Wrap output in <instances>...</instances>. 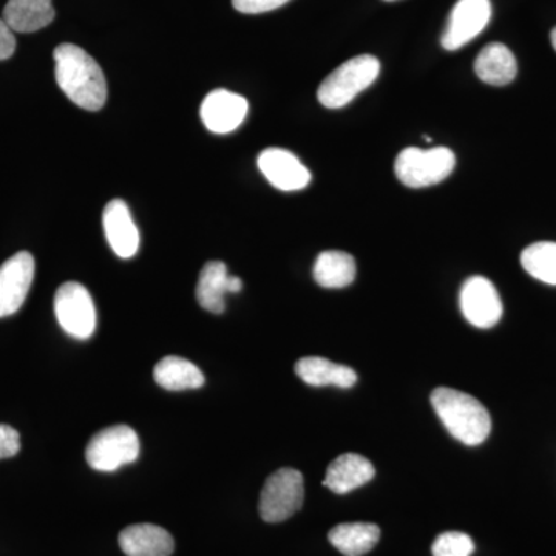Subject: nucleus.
Instances as JSON below:
<instances>
[{"label": "nucleus", "instance_id": "1", "mask_svg": "<svg viewBox=\"0 0 556 556\" xmlns=\"http://www.w3.org/2000/svg\"><path fill=\"white\" fill-rule=\"evenodd\" d=\"M56 83L73 104L98 112L108 101V80L102 68L86 50L73 43L54 49Z\"/></svg>", "mask_w": 556, "mask_h": 556}, {"label": "nucleus", "instance_id": "2", "mask_svg": "<svg viewBox=\"0 0 556 556\" xmlns=\"http://www.w3.org/2000/svg\"><path fill=\"white\" fill-rule=\"evenodd\" d=\"M431 405L450 434L466 445H479L492 431V417L478 399L453 388H437Z\"/></svg>", "mask_w": 556, "mask_h": 556}, {"label": "nucleus", "instance_id": "3", "mask_svg": "<svg viewBox=\"0 0 556 556\" xmlns=\"http://www.w3.org/2000/svg\"><path fill=\"white\" fill-rule=\"evenodd\" d=\"M379 73L380 62L371 54L343 62L318 87V102L327 109L345 108L378 79Z\"/></svg>", "mask_w": 556, "mask_h": 556}, {"label": "nucleus", "instance_id": "4", "mask_svg": "<svg viewBox=\"0 0 556 556\" xmlns=\"http://www.w3.org/2000/svg\"><path fill=\"white\" fill-rule=\"evenodd\" d=\"M455 166V153L448 148H407L399 153L394 170L402 185L420 189L444 181Z\"/></svg>", "mask_w": 556, "mask_h": 556}, {"label": "nucleus", "instance_id": "5", "mask_svg": "<svg viewBox=\"0 0 556 556\" xmlns=\"http://www.w3.org/2000/svg\"><path fill=\"white\" fill-rule=\"evenodd\" d=\"M305 500L303 477L295 468H280L270 475L260 495V515L266 522H283L298 514Z\"/></svg>", "mask_w": 556, "mask_h": 556}, {"label": "nucleus", "instance_id": "6", "mask_svg": "<svg viewBox=\"0 0 556 556\" xmlns=\"http://www.w3.org/2000/svg\"><path fill=\"white\" fill-rule=\"evenodd\" d=\"M139 456L137 431L127 426H113L98 431L87 445L89 466L98 471H115L135 463Z\"/></svg>", "mask_w": 556, "mask_h": 556}, {"label": "nucleus", "instance_id": "7", "mask_svg": "<svg viewBox=\"0 0 556 556\" xmlns=\"http://www.w3.org/2000/svg\"><path fill=\"white\" fill-rule=\"evenodd\" d=\"M54 314L61 328L68 336L87 340L97 329V308L86 287L78 281H67L54 295Z\"/></svg>", "mask_w": 556, "mask_h": 556}, {"label": "nucleus", "instance_id": "8", "mask_svg": "<svg viewBox=\"0 0 556 556\" xmlns=\"http://www.w3.org/2000/svg\"><path fill=\"white\" fill-rule=\"evenodd\" d=\"M459 305L468 324L477 328H493L503 317L500 294L495 285L485 277L468 278L460 288Z\"/></svg>", "mask_w": 556, "mask_h": 556}, {"label": "nucleus", "instance_id": "9", "mask_svg": "<svg viewBox=\"0 0 556 556\" xmlns=\"http://www.w3.org/2000/svg\"><path fill=\"white\" fill-rule=\"evenodd\" d=\"M492 17L490 0H457L450 13L447 28L441 43L445 50L463 49L466 43L485 30Z\"/></svg>", "mask_w": 556, "mask_h": 556}, {"label": "nucleus", "instance_id": "10", "mask_svg": "<svg viewBox=\"0 0 556 556\" xmlns=\"http://www.w3.org/2000/svg\"><path fill=\"white\" fill-rule=\"evenodd\" d=\"M35 278L30 252L14 254L0 266V318L13 316L24 305Z\"/></svg>", "mask_w": 556, "mask_h": 556}, {"label": "nucleus", "instance_id": "11", "mask_svg": "<svg viewBox=\"0 0 556 556\" xmlns=\"http://www.w3.org/2000/svg\"><path fill=\"white\" fill-rule=\"evenodd\" d=\"M258 167L270 185L283 192L305 189L311 182L308 167L289 150L269 148L258 156Z\"/></svg>", "mask_w": 556, "mask_h": 556}, {"label": "nucleus", "instance_id": "12", "mask_svg": "<svg viewBox=\"0 0 556 556\" xmlns=\"http://www.w3.org/2000/svg\"><path fill=\"white\" fill-rule=\"evenodd\" d=\"M249 104L240 94L214 90L204 98L200 115L207 130L226 135L239 129L248 116Z\"/></svg>", "mask_w": 556, "mask_h": 556}, {"label": "nucleus", "instance_id": "13", "mask_svg": "<svg viewBox=\"0 0 556 556\" xmlns=\"http://www.w3.org/2000/svg\"><path fill=\"white\" fill-rule=\"evenodd\" d=\"M105 237L110 248L121 258H131L139 249V232L129 211L123 200H112L102 215Z\"/></svg>", "mask_w": 556, "mask_h": 556}, {"label": "nucleus", "instance_id": "14", "mask_svg": "<svg viewBox=\"0 0 556 556\" xmlns=\"http://www.w3.org/2000/svg\"><path fill=\"white\" fill-rule=\"evenodd\" d=\"M243 281L236 276H229L228 268L223 262H208L201 269L199 285H197V300L201 308L212 314H222L225 311V295L241 291Z\"/></svg>", "mask_w": 556, "mask_h": 556}, {"label": "nucleus", "instance_id": "15", "mask_svg": "<svg viewBox=\"0 0 556 556\" xmlns=\"http://www.w3.org/2000/svg\"><path fill=\"white\" fill-rule=\"evenodd\" d=\"M375 466L362 455L345 453L329 464L324 485L338 495H346L375 478Z\"/></svg>", "mask_w": 556, "mask_h": 556}, {"label": "nucleus", "instance_id": "16", "mask_svg": "<svg viewBox=\"0 0 556 556\" xmlns=\"http://www.w3.org/2000/svg\"><path fill=\"white\" fill-rule=\"evenodd\" d=\"M119 546L127 556H170L175 543L163 527L135 525L119 533Z\"/></svg>", "mask_w": 556, "mask_h": 556}, {"label": "nucleus", "instance_id": "17", "mask_svg": "<svg viewBox=\"0 0 556 556\" xmlns=\"http://www.w3.org/2000/svg\"><path fill=\"white\" fill-rule=\"evenodd\" d=\"M475 73L482 83L489 84V86H507L517 78V60L504 43H489L475 61Z\"/></svg>", "mask_w": 556, "mask_h": 556}, {"label": "nucleus", "instance_id": "18", "mask_svg": "<svg viewBox=\"0 0 556 556\" xmlns=\"http://www.w3.org/2000/svg\"><path fill=\"white\" fill-rule=\"evenodd\" d=\"M56 16L51 0H9L2 20L16 33H35L49 27Z\"/></svg>", "mask_w": 556, "mask_h": 556}, {"label": "nucleus", "instance_id": "19", "mask_svg": "<svg viewBox=\"0 0 556 556\" xmlns=\"http://www.w3.org/2000/svg\"><path fill=\"white\" fill-rule=\"evenodd\" d=\"M295 372L311 387L351 388L357 382V375L353 368L334 364L325 357L300 358L295 364Z\"/></svg>", "mask_w": 556, "mask_h": 556}, {"label": "nucleus", "instance_id": "20", "mask_svg": "<svg viewBox=\"0 0 556 556\" xmlns=\"http://www.w3.org/2000/svg\"><path fill=\"white\" fill-rule=\"evenodd\" d=\"M313 274L318 287L328 289L346 288L356 278V260L348 252L325 251L318 255Z\"/></svg>", "mask_w": 556, "mask_h": 556}, {"label": "nucleus", "instance_id": "21", "mask_svg": "<svg viewBox=\"0 0 556 556\" xmlns=\"http://www.w3.org/2000/svg\"><path fill=\"white\" fill-rule=\"evenodd\" d=\"M329 543L345 556H364L378 544L380 529L371 522H345L329 532Z\"/></svg>", "mask_w": 556, "mask_h": 556}, {"label": "nucleus", "instance_id": "22", "mask_svg": "<svg viewBox=\"0 0 556 556\" xmlns=\"http://www.w3.org/2000/svg\"><path fill=\"white\" fill-rule=\"evenodd\" d=\"M153 378L167 391L197 390L204 386V376L188 358L167 356L153 369Z\"/></svg>", "mask_w": 556, "mask_h": 556}, {"label": "nucleus", "instance_id": "23", "mask_svg": "<svg viewBox=\"0 0 556 556\" xmlns=\"http://www.w3.org/2000/svg\"><path fill=\"white\" fill-rule=\"evenodd\" d=\"M527 274L547 285H556V243L540 241L530 244L521 254Z\"/></svg>", "mask_w": 556, "mask_h": 556}, {"label": "nucleus", "instance_id": "24", "mask_svg": "<svg viewBox=\"0 0 556 556\" xmlns=\"http://www.w3.org/2000/svg\"><path fill=\"white\" fill-rule=\"evenodd\" d=\"M433 556H471L475 543L463 532H445L437 538L431 547Z\"/></svg>", "mask_w": 556, "mask_h": 556}, {"label": "nucleus", "instance_id": "25", "mask_svg": "<svg viewBox=\"0 0 556 556\" xmlns=\"http://www.w3.org/2000/svg\"><path fill=\"white\" fill-rule=\"evenodd\" d=\"M289 0H232L233 9L244 14L268 13L280 9Z\"/></svg>", "mask_w": 556, "mask_h": 556}, {"label": "nucleus", "instance_id": "26", "mask_svg": "<svg viewBox=\"0 0 556 556\" xmlns=\"http://www.w3.org/2000/svg\"><path fill=\"white\" fill-rule=\"evenodd\" d=\"M21 450V437L16 428L0 424V459L16 456Z\"/></svg>", "mask_w": 556, "mask_h": 556}, {"label": "nucleus", "instance_id": "27", "mask_svg": "<svg viewBox=\"0 0 556 556\" xmlns=\"http://www.w3.org/2000/svg\"><path fill=\"white\" fill-rule=\"evenodd\" d=\"M16 50V38L7 22L0 20V61L9 60Z\"/></svg>", "mask_w": 556, "mask_h": 556}, {"label": "nucleus", "instance_id": "28", "mask_svg": "<svg viewBox=\"0 0 556 556\" xmlns=\"http://www.w3.org/2000/svg\"><path fill=\"white\" fill-rule=\"evenodd\" d=\"M551 40H552V47H554V50L556 51V27L551 33Z\"/></svg>", "mask_w": 556, "mask_h": 556}, {"label": "nucleus", "instance_id": "29", "mask_svg": "<svg viewBox=\"0 0 556 556\" xmlns=\"http://www.w3.org/2000/svg\"><path fill=\"white\" fill-rule=\"evenodd\" d=\"M386 2H394V0H386Z\"/></svg>", "mask_w": 556, "mask_h": 556}]
</instances>
